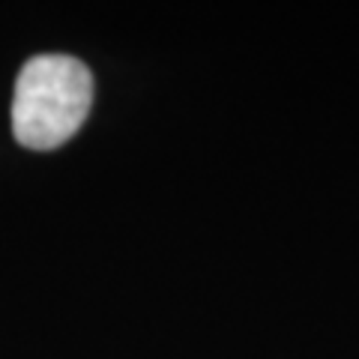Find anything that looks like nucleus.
Listing matches in <instances>:
<instances>
[{
	"mask_svg": "<svg viewBox=\"0 0 359 359\" xmlns=\"http://www.w3.org/2000/svg\"><path fill=\"white\" fill-rule=\"evenodd\" d=\"M93 105V75L69 54H39L25 63L13 96V135L27 150H57Z\"/></svg>",
	"mask_w": 359,
	"mask_h": 359,
	"instance_id": "f257e3e1",
	"label": "nucleus"
}]
</instances>
